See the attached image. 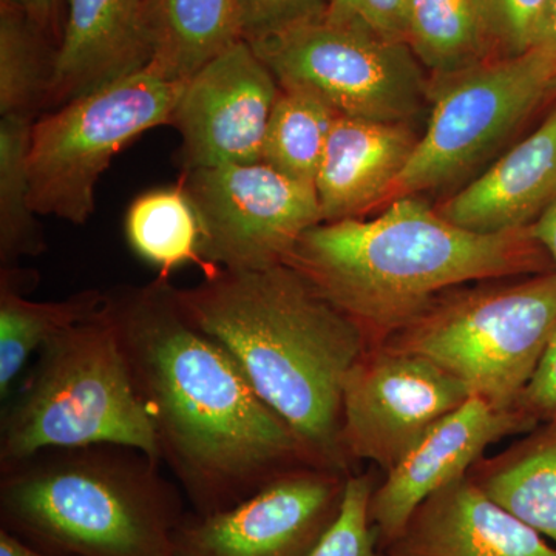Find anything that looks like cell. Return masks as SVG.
Instances as JSON below:
<instances>
[{
    "mask_svg": "<svg viewBox=\"0 0 556 556\" xmlns=\"http://www.w3.org/2000/svg\"><path fill=\"white\" fill-rule=\"evenodd\" d=\"M170 277L105 291L108 313L161 464L211 515L300 468L318 467L217 340L185 316Z\"/></svg>",
    "mask_w": 556,
    "mask_h": 556,
    "instance_id": "1",
    "label": "cell"
},
{
    "mask_svg": "<svg viewBox=\"0 0 556 556\" xmlns=\"http://www.w3.org/2000/svg\"><path fill=\"white\" fill-rule=\"evenodd\" d=\"M175 294L185 316L228 351L314 463L353 473L342 442V391L368 348L356 321L287 263L214 268Z\"/></svg>",
    "mask_w": 556,
    "mask_h": 556,
    "instance_id": "2",
    "label": "cell"
},
{
    "mask_svg": "<svg viewBox=\"0 0 556 556\" xmlns=\"http://www.w3.org/2000/svg\"><path fill=\"white\" fill-rule=\"evenodd\" d=\"M283 263L353 318L368 346L382 345L448 289L554 270L529 229L473 232L417 195L391 201L376 218L314 226Z\"/></svg>",
    "mask_w": 556,
    "mask_h": 556,
    "instance_id": "3",
    "label": "cell"
},
{
    "mask_svg": "<svg viewBox=\"0 0 556 556\" xmlns=\"http://www.w3.org/2000/svg\"><path fill=\"white\" fill-rule=\"evenodd\" d=\"M188 500L126 445L50 448L0 470V527L53 556H175Z\"/></svg>",
    "mask_w": 556,
    "mask_h": 556,
    "instance_id": "4",
    "label": "cell"
},
{
    "mask_svg": "<svg viewBox=\"0 0 556 556\" xmlns=\"http://www.w3.org/2000/svg\"><path fill=\"white\" fill-rule=\"evenodd\" d=\"M115 444L160 460L104 305L40 348L0 422V470L42 450Z\"/></svg>",
    "mask_w": 556,
    "mask_h": 556,
    "instance_id": "5",
    "label": "cell"
},
{
    "mask_svg": "<svg viewBox=\"0 0 556 556\" xmlns=\"http://www.w3.org/2000/svg\"><path fill=\"white\" fill-rule=\"evenodd\" d=\"M556 328V270L448 289L382 345L433 361L471 396L519 408Z\"/></svg>",
    "mask_w": 556,
    "mask_h": 556,
    "instance_id": "6",
    "label": "cell"
},
{
    "mask_svg": "<svg viewBox=\"0 0 556 556\" xmlns=\"http://www.w3.org/2000/svg\"><path fill=\"white\" fill-rule=\"evenodd\" d=\"M185 86L148 65L36 118L28 159L36 214L86 225L113 156L146 131L170 124Z\"/></svg>",
    "mask_w": 556,
    "mask_h": 556,
    "instance_id": "7",
    "label": "cell"
},
{
    "mask_svg": "<svg viewBox=\"0 0 556 556\" xmlns=\"http://www.w3.org/2000/svg\"><path fill=\"white\" fill-rule=\"evenodd\" d=\"M249 43L278 86L308 90L350 118L409 124L428 94L422 64L407 42L334 20L327 11Z\"/></svg>",
    "mask_w": 556,
    "mask_h": 556,
    "instance_id": "8",
    "label": "cell"
},
{
    "mask_svg": "<svg viewBox=\"0 0 556 556\" xmlns=\"http://www.w3.org/2000/svg\"><path fill=\"white\" fill-rule=\"evenodd\" d=\"M426 134L388 199L419 195L466 177L556 91L546 46L444 76Z\"/></svg>",
    "mask_w": 556,
    "mask_h": 556,
    "instance_id": "9",
    "label": "cell"
},
{
    "mask_svg": "<svg viewBox=\"0 0 556 556\" xmlns=\"http://www.w3.org/2000/svg\"><path fill=\"white\" fill-rule=\"evenodd\" d=\"M181 185L199 217L208 270L283 263L300 237L324 223L316 188L263 161L185 172Z\"/></svg>",
    "mask_w": 556,
    "mask_h": 556,
    "instance_id": "10",
    "label": "cell"
},
{
    "mask_svg": "<svg viewBox=\"0 0 556 556\" xmlns=\"http://www.w3.org/2000/svg\"><path fill=\"white\" fill-rule=\"evenodd\" d=\"M471 397L430 358L368 346L342 391V442L351 463L369 460L386 475L442 417Z\"/></svg>",
    "mask_w": 556,
    "mask_h": 556,
    "instance_id": "11",
    "label": "cell"
},
{
    "mask_svg": "<svg viewBox=\"0 0 556 556\" xmlns=\"http://www.w3.org/2000/svg\"><path fill=\"white\" fill-rule=\"evenodd\" d=\"M348 478L300 468L226 510H189L175 532V556H311L339 517Z\"/></svg>",
    "mask_w": 556,
    "mask_h": 556,
    "instance_id": "12",
    "label": "cell"
},
{
    "mask_svg": "<svg viewBox=\"0 0 556 556\" xmlns=\"http://www.w3.org/2000/svg\"><path fill=\"white\" fill-rule=\"evenodd\" d=\"M278 86L247 39L186 80L170 126L181 135L185 172L262 163Z\"/></svg>",
    "mask_w": 556,
    "mask_h": 556,
    "instance_id": "13",
    "label": "cell"
},
{
    "mask_svg": "<svg viewBox=\"0 0 556 556\" xmlns=\"http://www.w3.org/2000/svg\"><path fill=\"white\" fill-rule=\"evenodd\" d=\"M540 426L525 409H501L471 396L424 434L376 486L369 518L386 551L405 529L416 508L468 471L490 445Z\"/></svg>",
    "mask_w": 556,
    "mask_h": 556,
    "instance_id": "14",
    "label": "cell"
},
{
    "mask_svg": "<svg viewBox=\"0 0 556 556\" xmlns=\"http://www.w3.org/2000/svg\"><path fill=\"white\" fill-rule=\"evenodd\" d=\"M47 108L100 89L148 67L152 38L146 0H67L54 49Z\"/></svg>",
    "mask_w": 556,
    "mask_h": 556,
    "instance_id": "15",
    "label": "cell"
},
{
    "mask_svg": "<svg viewBox=\"0 0 556 556\" xmlns=\"http://www.w3.org/2000/svg\"><path fill=\"white\" fill-rule=\"evenodd\" d=\"M386 554L556 556V546L486 496L467 475L427 497Z\"/></svg>",
    "mask_w": 556,
    "mask_h": 556,
    "instance_id": "16",
    "label": "cell"
},
{
    "mask_svg": "<svg viewBox=\"0 0 556 556\" xmlns=\"http://www.w3.org/2000/svg\"><path fill=\"white\" fill-rule=\"evenodd\" d=\"M556 199V109L438 211L479 233L529 229Z\"/></svg>",
    "mask_w": 556,
    "mask_h": 556,
    "instance_id": "17",
    "label": "cell"
},
{
    "mask_svg": "<svg viewBox=\"0 0 556 556\" xmlns=\"http://www.w3.org/2000/svg\"><path fill=\"white\" fill-rule=\"evenodd\" d=\"M417 139L408 123L339 115L316 179L324 223L358 218L388 199L412 159Z\"/></svg>",
    "mask_w": 556,
    "mask_h": 556,
    "instance_id": "18",
    "label": "cell"
},
{
    "mask_svg": "<svg viewBox=\"0 0 556 556\" xmlns=\"http://www.w3.org/2000/svg\"><path fill=\"white\" fill-rule=\"evenodd\" d=\"M468 477L556 546V419L540 424L500 455L482 457Z\"/></svg>",
    "mask_w": 556,
    "mask_h": 556,
    "instance_id": "19",
    "label": "cell"
},
{
    "mask_svg": "<svg viewBox=\"0 0 556 556\" xmlns=\"http://www.w3.org/2000/svg\"><path fill=\"white\" fill-rule=\"evenodd\" d=\"M152 38L150 67L188 80L244 39L240 0H146Z\"/></svg>",
    "mask_w": 556,
    "mask_h": 556,
    "instance_id": "20",
    "label": "cell"
},
{
    "mask_svg": "<svg viewBox=\"0 0 556 556\" xmlns=\"http://www.w3.org/2000/svg\"><path fill=\"white\" fill-rule=\"evenodd\" d=\"M30 274L2 268L0 273V399L13 393L14 382L33 353L51 339L87 320L104 305L105 292L84 289L62 300L36 302L25 298Z\"/></svg>",
    "mask_w": 556,
    "mask_h": 556,
    "instance_id": "21",
    "label": "cell"
},
{
    "mask_svg": "<svg viewBox=\"0 0 556 556\" xmlns=\"http://www.w3.org/2000/svg\"><path fill=\"white\" fill-rule=\"evenodd\" d=\"M126 237L138 257L170 277L174 269L193 265L208 273L201 257V230L195 208L182 185L142 193L126 215Z\"/></svg>",
    "mask_w": 556,
    "mask_h": 556,
    "instance_id": "22",
    "label": "cell"
},
{
    "mask_svg": "<svg viewBox=\"0 0 556 556\" xmlns=\"http://www.w3.org/2000/svg\"><path fill=\"white\" fill-rule=\"evenodd\" d=\"M407 43L441 76L484 62L492 46L478 0H408Z\"/></svg>",
    "mask_w": 556,
    "mask_h": 556,
    "instance_id": "23",
    "label": "cell"
},
{
    "mask_svg": "<svg viewBox=\"0 0 556 556\" xmlns=\"http://www.w3.org/2000/svg\"><path fill=\"white\" fill-rule=\"evenodd\" d=\"M328 102L308 90L280 87L263 144V163L316 188L329 135L338 119Z\"/></svg>",
    "mask_w": 556,
    "mask_h": 556,
    "instance_id": "24",
    "label": "cell"
},
{
    "mask_svg": "<svg viewBox=\"0 0 556 556\" xmlns=\"http://www.w3.org/2000/svg\"><path fill=\"white\" fill-rule=\"evenodd\" d=\"M27 116L0 119V262L10 268L22 257L47 249L46 236L31 206V127Z\"/></svg>",
    "mask_w": 556,
    "mask_h": 556,
    "instance_id": "25",
    "label": "cell"
},
{
    "mask_svg": "<svg viewBox=\"0 0 556 556\" xmlns=\"http://www.w3.org/2000/svg\"><path fill=\"white\" fill-rule=\"evenodd\" d=\"M47 39L24 11L0 0V115L36 119L47 108L56 51Z\"/></svg>",
    "mask_w": 556,
    "mask_h": 556,
    "instance_id": "26",
    "label": "cell"
},
{
    "mask_svg": "<svg viewBox=\"0 0 556 556\" xmlns=\"http://www.w3.org/2000/svg\"><path fill=\"white\" fill-rule=\"evenodd\" d=\"M378 484L375 471L350 475L339 517L311 556H387L369 518Z\"/></svg>",
    "mask_w": 556,
    "mask_h": 556,
    "instance_id": "27",
    "label": "cell"
},
{
    "mask_svg": "<svg viewBox=\"0 0 556 556\" xmlns=\"http://www.w3.org/2000/svg\"><path fill=\"white\" fill-rule=\"evenodd\" d=\"M492 46L517 56L543 43L551 0H478Z\"/></svg>",
    "mask_w": 556,
    "mask_h": 556,
    "instance_id": "28",
    "label": "cell"
},
{
    "mask_svg": "<svg viewBox=\"0 0 556 556\" xmlns=\"http://www.w3.org/2000/svg\"><path fill=\"white\" fill-rule=\"evenodd\" d=\"M327 7L328 0H240L244 39L252 42L317 20Z\"/></svg>",
    "mask_w": 556,
    "mask_h": 556,
    "instance_id": "29",
    "label": "cell"
},
{
    "mask_svg": "<svg viewBox=\"0 0 556 556\" xmlns=\"http://www.w3.org/2000/svg\"><path fill=\"white\" fill-rule=\"evenodd\" d=\"M408 0H328L327 14L375 35L407 42Z\"/></svg>",
    "mask_w": 556,
    "mask_h": 556,
    "instance_id": "30",
    "label": "cell"
},
{
    "mask_svg": "<svg viewBox=\"0 0 556 556\" xmlns=\"http://www.w3.org/2000/svg\"><path fill=\"white\" fill-rule=\"evenodd\" d=\"M519 408L525 409L538 424L556 419V328L535 375L519 399Z\"/></svg>",
    "mask_w": 556,
    "mask_h": 556,
    "instance_id": "31",
    "label": "cell"
},
{
    "mask_svg": "<svg viewBox=\"0 0 556 556\" xmlns=\"http://www.w3.org/2000/svg\"><path fill=\"white\" fill-rule=\"evenodd\" d=\"M24 11L47 36L56 31L60 24V0H5Z\"/></svg>",
    "mask_w": 556,
    "mask_h": 556,
    "instance_id": "32",
    "label": "cell"
},
{
    "mask_svg": "<svg viewBox=\"0 0 556 556\" xmlns=\"http://www.w3.org/2000/svg\"><path fill=\"white\" fill-rule=\"evenodd\" d=\"M532 239L540 244L556 270V199L529 228Z\"/></svg>",
    "mask_w": 556,
    "mask_h": 556,
    "instance_id": "33",
    "label": "cell"
},
{
    "mask_svg": "<svg viewBox=\"0 0 556 556\" xmlns=\"http://www.w3.org/2000/svg\"><path fill=\"white\" fill-rule=\"evenodd\" d=\"M0 556H53L0 527Z\"/></svg>",
    "mask_w": 556,
    "mask_h": 556,
    "instance_id": "34",
    "label": "cell"
},
{
    "mask_svg": "<svg viewBox=\"0 0 556 556\" xmlns=\"http://www.w3.org/2000/svg\"><path fill=\"white\" fill-rule=\"evenodd\" d=\"M541 46H546L556 58V0H551V3H548L546 31H544Z\"/></svg>",
    "mask_w": 556,
    "mask_h": 556,
    "instance_id": "35",
    "label": "cell"
}]
</instances>
